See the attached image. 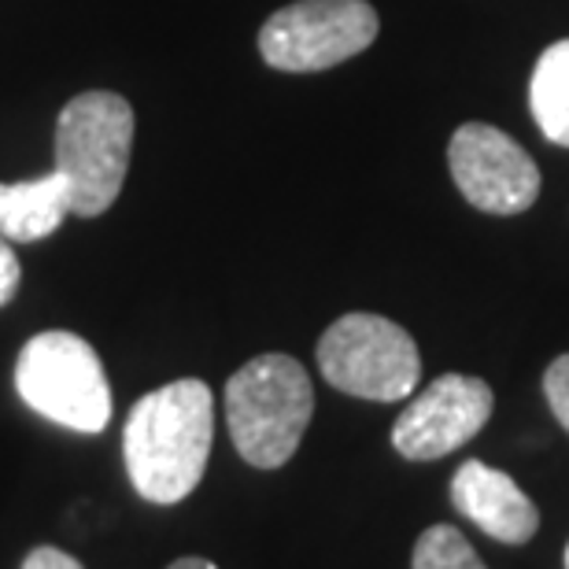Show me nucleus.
Instances as JSON below:
<instances>
[{
    "label": "nucleus",
    "mask_w": 569,
    "mask_h": 569,
    "mask_svg": "<svg viewBox=\"0 0 569 569\" xmlns=\"http://www.w3.org/2000/svg\"><path fill=\"white\" fill-rule=\"evenodd\" d=\"M214 440V400L197 378L170 381L130 407L122 459L138 496L156 507L181 503L200 485Z\"/></svg>",
    "instance_id": "f257e3e1"
},
{
    "label": "nucleus",
    "mask_w": 569,
    "mask_h": 569,
    "mask_svg": "<svg viewBox=\"0 0 569 569\" xmlns=\"http://www.w3.org/2000/svg\"><path fill=\"white\" fill-rule=\"evenodd\" d=\"M315 415V389L292 356L267 351L226 381V426L256 470H278L300 448Z\"/></svg>",
    "instance_id": "f03ea898"
},
{
    "label": "nucleus",
    "mask_w": 569,
    "mask_h": 569,
    "mask_svg": "<svg viewBox=\"0 0 569 569\" xmlns=\"http://www.w3.org/2000/svg\"><path fill=\"white\" fill-rule=\"evenodd\" d=\"M133 152V108L108 89L78 93L56 122V170L67 181L71 214L97 219L119 200Z\"/></svg>",
    "instance_id": "7ed1b4c3"
},
{
    "label": "nucleus",
    "mask_w": 569,
    "mask_h": 569,
    "mask_svg": "<svg viewBox=\"0 0 569 569\" xmlns=\"http://www.w3.org/2000/svg\"><path fill=\"white\" fill-rule=\"evenodd\" d=\"M16 389L30 411L74 432H100L111 422V385L97 348L67 329L30 337L16 362Z\"/></svg>",
    "instance_id": "20e7f679"
},
{
    "label": "nucleus",
    "mask_w": 569,
    "mask_h": 569,
    "mask_svg": "<svg viewBox=\"0 0 569 569\" xmlns=\"http://www.w3.org/2000/svg\"><path fill=\"white\" fill-rule=\"evenodd\" d=\"M318 370L337 392L396 403L415 396L422 378V356L400 322L356 311L337 318L318 340Z\"/></svg>",
    "instance_id": "39448f33"
},
{
    "label": "nucleus",
    "mask_w": 569,
    "mask_h": 569,
    "mask_svg": "<svg viewBox=\"0 0 569 569\" xmlns=\"http://www.w3.org/2000/svg\"><path fill=\"white\" fill-rule=\"evenodd\" d=\"M378 30V8L367 0H296L263 22L259 52L274 71L315 74L367 52Z\"/></svg>",
    "instance_id": "423d86ee"
},
{
    "label": "nucleus",
    "mask_w": 569,
    "mask_h": 569,
    "mask_svg": "<svg viewBox=\"0 0 569 569\" xmlns=\"http://www.w3.org/2000/svg\"><path fill=\"white\" fill-rule=\"evenodd\" d=\"M448 167L466 203L485 214H521L540 197V167L510 133L462 122L451 133Z\"/></svg>",
    "instance_id": "0eeeda50"
},
{
    "label": "nucleus",
    "mask_w": 569,
    "mask_h": 569,
    "mask_svg": "<svg viewBox=\"0 0 569 569\" xmlns=\"http://www.w3.org/2000/svg\"><path fill=\"white\" fill-rule=\"evenodd\" d=\"M496 396L481 378L443 373L429 381L392 426V448L411 462H432L459 451L488 426Z\"/></svg>",
    "instance_id": "6e6552de"
},
{
    "label": "nucleus",
    "mask_w": 569,
    "mask_h": 569,
    "mask_svg": "<svg viewBox=\"0 0 569 569\" xmlns=\"http://www.w3.org/2000/svg\"><path fill=\"white\" fill-rule=\"evenodd\" d=\"M451 503L459 515H466L477 529L499 543H526L540 529V510L521 492L515 477L477 459H466L455 470Z\"/></svg>",
    "instance_id": "1a4fd4ad"
},
{
    "label": "nucleus",
    "mask_w": 569,
    "mask_h": 569,
    "mask_svg": "<svg viewBox=\"0 0 569 569\" xmlns=\"http://www.w3.org/2000/svg\"><path fill=\"white\" fill-rule=\"evenodd\" d=\"M71 214V197L60 170L33 181H0V233L8 241H44Z\"/></svg>",
    "instance_id": "9d476101"
},
{
    "label": "nucleus",
    "mask_w": 569,
    "mask_h": 569,
    "mask_svg": "<svg viewBox=\"0 0 569 569\" xmlns=\"http://www.w3.org/2000/svg\"><path fill=\"white\" fill-rule=\"evenodd\" d=\"M529 108L543 138L569 148V38L540 52L529 78Z\"/></svg>",
    "instance_id": "9b49d317"
},
{
    "label": "nucleus",
    "mask_w": 569,
    "mask_h": 569,
    "mask_svg": "<svg viewBox=\"0 0 569 569\" xmlns=\"http://www.w3.org/2000/svg\"><path fill=\"white\" fill-rule=\"evenodd\" d=\"M411 569H488L455 526H429L415 543Z\"/></svg>",
    "instance_id": "f8f14e48"
},
{
    "label": "nucleus",
    "mask_w": 569,
    "mask_h": 569,
    "mask_svg": "<svg viewBox=\"0 0 569 569\" xmlns=\"http://www.w3.org/2000/svg\"><path fill=\"white\" fill-rule=\"evenodd\" d=\"M543 396H548L551 415L559 418V426L569 432V351L543 370Z\"/></svg>",
    "instance_id": "ddd939ff"
},
{
    "label": "nucleus",
    "mask_w": 569,
    "mask_h": 569,
    "mask_svg": "<svg viewBox=\"0 0 569 569\" xmlns=\"http://www.w3.org/2000/svg\"><path fill=\"white\" fill-rule=\"evenodd\" d=\"M19 281H22V267H19L16 252H11V241L0 233V307H8L16 300Z\"/></svg>",
    "instance_id": "4468645a"
},
{
    "label": "nucleus",
    "mask_w": 569,
    "mask_h": 569,
    "mask_svg": "<svg viewBox=\"0 0 569 569\" xmlns=\"http://www.w3.org/2000/svg\"><path fill=\"white\" fill-rule=\"evenodd\" d=\"M22 569H86L78 559H71L67 551H60V548H33L30 555H27V562H22Z\"/></svg>",
    "instance_id": "2eb2a0df"
},
{
    "label": "nucleus",
    "mask_w": 569,
    "mask_h": 569,
    "mask_svg": "<svg viewBox=\"0 0 569 569\" xmlns=\"http://www.w3.org/2000/svg\"><path fill=\"white\" fill-rule=\"evenodd\" d=\"M167 569H219V566L208 562V559H178V562H170Z\"/></svg>",
    "instance_id": "dca6fc26"
},
{
    "label": "nucleus",
    "mask_w": 569,
    "mask_h": 569,
    "mask_svg": "<svg viewBox=\"0 0 569 569\" xmlns=\"http://www.w3.org/2000/svg\"><path fill=\"white\" fill-rule=\"evenodd\" d=\"M566 569H569V543H566Z\"/></svg>",
    "instance_id": "f3484780"
}]
</instances>
